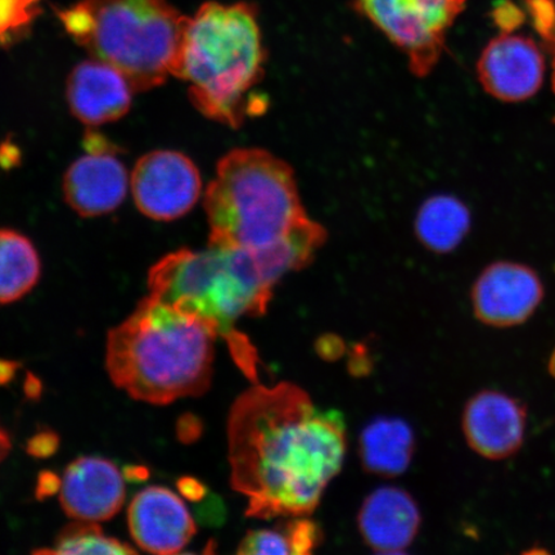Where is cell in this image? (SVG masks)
<instances>
[{
  "label": "cell",
  "mask_w": 555,
  "mask_h": 555,
  "mask_svg": "<svg viewBox=\"0 0 555 555\" xmlns=\"http://www.w3.org/2000/svg\"><path fill=\"white\" fill-rule=\"evenodd\" d=\"M39 554H135L134 547L108 538L100 525L78 520L61 530L53 550H40Z\"/></svg>",
  "instance_id": "obj_21"
},
{
  "label": "cell",
  "mask_w": 555,
  "mask_h": 555,
  "mask_svg": "<svg viewBox=\"0 0 555 555\" xmlns=\"http://www.w3.org/2000/svg\"><path fill=\"white\" fill-rule=\"evenodd\" d=\"M546 72L543 51L526 35L502 31L483 51L477 62L481 86L494 99L515 103L535 95Z\"/></svg>",
  "instance_id": "obj_10"
},
{
  "label": "cell",
  "mask_w": 555,
  "mask_h": 555,
  "mask_svg": "<svg viewBox=\"0 0 555 555\" xmlns=\"http://www.w3.org/2000/svg\"><path fill=\"white\" fill-rule=\"evenodd\" d=\"M527 408L522 400L499 390L477 392L463 412V434L478 455L503 461L525 442Z\"/></svg>",
  "instance_id": "obj_11"
},
{
  "label": "cell",
  "mask_w": 555,
  "mask_h": 555,
  "mask_svg": "<svg viewBox=\"0 0 555 555\" xmlns=\"http://www.w3.org/2000/svg\"><path fill=\"white\" fill-rule=\"evenodd\" d=\"M149 288L157 300L210 324L224 337L240 370L258 378V352L234 327L242 317L266 314L272 300L274 287L254 253L211 243L201 251L179 249L150 270Z\"/></svg>",
  "instance_id": "obj_4"
},
{
  "label": "cell",
  "mask_w": 555,
  "mask_h": 555,
  "mask_svg": "<svg viewBox=\"0 0 555 555\" xmlns=\"http://www.w3.org/2000/svg\"><path fill=\"white\" fill-rule=\"evenodd\" d=\"M321 526L309 518L289 517L274 529L253 530L240 543L238 554L247 555H308L321 545Z\"/></svg>",
  "instance_id": "obj_20"
},
{
  "label": "cell",
  "mask_w": 555,
  "mask_h": 555,
  "mask_svg": "<svg viewBox=\"0 0 555 555\" xmlns=\"http://www.w3.org/2000/svg\"><path fill=\"white\" fill-rule=\"evenodd\" d=\"M178 486L182 494L191 499V501H201L205 496V486L194 480V478L184 477L179 481Z\"/></svg>",
  "instance_id": "obj_30"
},
{
  "label": "cell",
  "mask_w": 555,
  "mask_h": 555,
  "mask_svg": "<svg viewBox=\"0 0 555 555\" xmlns=\"http://www.w3.org/2000/svg\"><path fill=\"white\" fill-rule=\"evenodd\" d=\"M201 186L197 166L176 151L144 155L131 176V191L139 211L159 221L184 217L197 203Z\"/></svg>",
  "instance_id": "obj_8"
},
{
  "label": "cell",
  "mask_w": 555,
  "mask_h": 555,
  "mask_svg": "<svg viewBox=\"0 0 555 555\" xmlns=\"http://www.w3.org/2000/svg\"><path fill=\"white\" fill-rule=\"evenodd\" d=\"M128 186V171L115 154H88L69 166L62 189L76 214L94 218L116 210Z\"/></svg>",
  "instance_id": "obj_15"
},
{
  "label": "cell",
  "mask_w": 555,
  "mask_h": 555,
  "mask_svg": "<svg viewBox=\"0 0 555 555\" xmlns=\"http://www.w3.org/2000/svg\"><path fill=\"white\" fill-rule=\"evenodd\" d=\"M43 0H0V47L18 43L41 15Z\"/></svg>",
  "instance_id": "obj_22"
},
{
  "label": "cell",
  "mask_w": 555,
  "mask_h": 555,
  "mask_svg": "<svg viewBox=\"0 0 555 555\" xmlns=\"http://www.w3.org/2000/svg\"><path fill=\"white\" fill-rule=\"evenodd\" d=\"M11 448L12 443L9 434L0 427V463H2L5 460V456L9 455Z\"/></svg>",
  "instance_id": "obj_32"
},
{
  "label": "cell",
  "mask_w": 555,
  "mask_h": 555,
  "mask_svg": "<svg viewBox=\"0 0 555 555\" xmlns=\"http://www.w3.org/2000/svg\"><path fill=\"white\" fill-rule=\"evenodd\" d=\"M317 349L319 356L324 359H337L345 350L344 343L336 336L327 335L319 339Z\"/></svg>",
  "instance_id": "obj_26"
},
{
  "label": "cell",
  "mask_w": 555,
  "mask_h": 555,
  "mask_svg": "<svg viewBox=\"0 0 555 555\" xmlns=\"http://www.w3.org/2000/svg\"><path fill=\"white\" fill-rule=\"evenodd\" d=\"M61 489V480L57 475H54L53 472H43L39 476L38 485H37V496L40 501L48 496H52L55 492H60Z\"/></svg>",
  "instance_id": "obj_27"
},
{
  "label": "cell",
  "mask_w": 555,
  "mask_h": 555,
  "mask_svg": "<svg viewBox=\"0 0 555 555\" xmlns=\"http://www.w3.org/2000/svg\"><path fill=\"white\" fill-rule=\"evenodd\" d=\"M211 245L262 251L311 220L293 168L260 149H240L220 159L206 191Z\"/></svg>",
  "instance_id": "obj_5"
},
{
  "label": "cell",
  "mask_w": 555,
  "mask_h": 555,
  "mask_svg": "<svg viewBox=\"0 0 555 555\" xmlns=\"http://www.w3.org/2000/svg\"><path fill=\"white\" fill-rule=\"evenodd\" d=\"M57 15L75 43L119 69L134 92L178 74L190 17L169 0H80Z\"/></svg>",
  "instance_id": "obj_6"
},
{
  "label": "cell",
  "mask_w": 555,
  "mask_h": 555,
  "mask_svg": "<svg viewBox=\"0 0 555 555\" xmlns=\"http://www.w3.org/2000/svg\"><path fill=\"white\" fill-rule=\"evenodd\" d=\"M201 434V423L193 415H184L178 423L179 439L184 442L194 441Z\"/></svg>",
  "instance_id": "obj_28"
},
{
  "label": "cell",
  "mask_w": 555,
  "mask_h": 555,
  "mask_svg": "<svg viewBox=\"0 0 555 555\" xmlns=\"http://www.w3.org/2000/svg\"><path fill=\"white\" fill-rule=\"evenodd\" d=\"M128 524L135 544L152 554L182 552L197 532L182 499L163 486L138 492L129 505Z\"/></svg>",
  "instance_id": "obj_12"
},
{
  "label": "cell",
  "mask_w": 555,
  "mask_h": 555,
  "mask_svg": "<svg viewBox=\"0 0 555 555\" xmlns=\"http://www.w3.org/2000/svg\"><path fill=\"white\" fill-rule=\"evenodd\" d=\"M415 437L405 421L379 416L367 425L359 439L363 467L372 475L397 477L411 466Z\"/></svg>",
  "instance_id": "obj_17"
},
{
  "label": "cell",
  "mask_w": 555,
  "mask_h": 555,
  "mask_svg": "<svg viewBox=\"0 0 555 555\" xmlns=\"http://www.w3.org/2000/svg\"><path fill=\"white\" fill-rule=\"evenodd\" d=\"M60 447L59 436L51 431L39 433L27 442V453L35 457H48L57 451Z\"/></svg>",
  "instance_id": "obj_24"
},
{
  "label": "cell",
  "mask_w": 555,
  "mask_h": 555,
  "mask_svg": "<svg viewBox=\"0 0 555 555\" xmlns=\"http://www.w3.org/2000/svg\"><path fill=\"white\" fill-rule=\"evenodd\" d=\"M345 453L343 414L315 406L294 384L249 388L229 413L231 483L247 498V517L311 515Z\"/></svg>",
  "instance_id": "obj_1"
},
{
  "label": "cell",
  "mask_w": 555,
  "mask_h": 555,
  "mask_svg": "<svg viewBox=\"0 0 555 555\" xmlns=\"http://www.w3.org/2000/svg\"><path fill=\"white\" fill-rule=\"evenodd\" d=\"M20 364L9 362V360H0V385H5L10 382L17 371Z\"/></svg>",
  "instance_id": "obj_31"
},
{
  "label": "cell",
  "mask_w": 555,
  "mask_h": 555,
  "mask_svg": "<svg viewBox=\"0 0 555 555\" xmlns=\"http://www.w3.org/2000/svg\"><path fill=\"white\" fill-rule=\"evenodd\" d=\"M547 372L555 379V347L551 353L550 360H547Z\"/></svg>",
  "instance_id": "obj_33"
},
{
  "label": "cell",
  "mask_w": 555,
  "mask_h": 555,
  "mask_svg": "<svg viewBox=\"0 0 555 555\" xmlns=\"http://www.w3.org/2000/svg\"><path fill=\"white\" fill-rule=\"evenodd\" d=\"M266 60L254 4L207 2L190 17L177 78L190 82L191 102L201 114L237 129L266 108L255 92Z\"/></svg>",
  "instance_id": "obj_3"
},
{
  "label": "cell",
  "mask_w": 555,
  "mask_h": 555,
  "mask_svg": "<svg viewBox=\"0 0 555 555\" xmlns=\"http://www.w3.org/2000/svg\"><path fill=\"white\" fill-rule=\"evenodd\" d=\"M467 0H353L360 15L406 54L412 73L425 78L446 51L448 33Z\"/></svg>",
  "instance_id": "obj_7"
},
{
  "label": "cell",
  "mask_w": 555,
  "mask_h": 555,
  "mask_svg": "<svg viewBox=\"0 0 555 555\" xmlns=\"http://www.w3.org/2000/svg\"><path fill=\"white\" fill-rule=\"evenodd\" d=\"M494 20L502 31H515L525 20L524 13L515 4L502 3L494 10Z\"/></svg>",
  "instance_id": "obj_25"
},
{
  "label": "cell",
  "mask_w": 555,
  "mask_h": 555,
  "mask_svg": "<svg viewBox=\"0 0 555 555\" xmlns=\"http://www.w3.org/2000/svg\"><path fill=\"white\" fill-rule=\"evenodd\" d=\"M41 263L33 242L10 229H0V304L20 300L37 286Z\"/></svg>",
  "instance_id": "obj_19"
},
{
  "label": "cell",
  "mask_w": 555,
  "mask_h": 555,
  "mask_svg": "<svg viewBox=\"0 0 555 555\" xmlns=\"http://www.w3.org/2000/svg\"><path fill=\"white\" fill-rule=\"evenodd\" d=\"M544 300L540 275L525 263L496 261L482 270L472 288L478 321L494 328H512L535 314Z\"/></svg>",
  "instance_id": "obj_9"
},
{
  "label": "cell",
  "mask_w": 555,
  "mask_h": 555,
  "mask_svg": "<svg viewBox=\"0 0 555 555\" xmlns=\"http://www.w3.org/2000/svg\"><path fill=\"white\" fill-rule=\"evenodd\" d=\"M60 502L68 517L101 522L117 515L125 502L119 468L101 456H80L61 480Z\"/></svg>",
  "instance_id": "obj_13"
},
{
  "label": "cell",
  "mask_w": 555,
  "mask_h": 555,
  "mask_svg": "<svg viewBox=\"0 0 555 555\" xmlns=\"http://www.w3.org/2000/svg\"><path fill=\"white\" fill-rule=\"evenodd\" d=\"M530 13L533 25L552 53V86L555 93V5L552 0H538L530 5Z\"/></svg>",
  "instance_id": "obj_23"
},
{
  "label": "cell",
  "mask_w": 555,
  "mask_h": 555,
  "mask_svg": "<svg viewBox=\"0 0 555 555\" xmlns=\"http://www.w3.org/2000/svg\"><path fill=\"white\" fill-rule=\"evenodd\" d=\"M358 525L374 552L401 554L418 533L421 512L408 491L385 486L367 495L360 508Z\"/></svg>",
  "instance_id": "obj_16"
},
{
  "label": "cell",
  "mask_w": 555,
  "mask_h": 555,
  "mask_svg": "<svg viewBox=\"0 0 555 555\" xmlns=\"http://www.w3.org/2000/svg\"><path fill=\"white\" fill-rule=\"evenodd\" d=\"M133 92L119 69L95 59L76 66L66 87L69 109L89 127L120 120L129 113Z\"/></svg>",
  "instance_id": "obj_14"
},
{
  "label": "cell",
  "mask_w": 555,
  "mask_h": 555,
  "mask_svg": "<svg viewBox=\"0 0 555 555\" xmlns=\"http://www.w3.org/2000/svg\"><path fill=\"white\" fill-rule=\"evenodd\" d=\"M470 229L468 207L453 196L428 198L420 208L415 232L427 248L437 254L453 251Z\"/></svg>",
  "instance_id": "obj_18"
},
{
  "label": "cell",
  "mask_w": 555,
  "mask_h": 555,
  "mask_svg": "<svg viewBox=\"0 0 555 555\" xmlns=\"http://www.w3.org/2000/svg\"><path fill=\"white\" fill-rule=\"evenodd\" d=\"M85 145L89 154H115L116 152L113 143H109L106 138L96 133H88L85 139Z\"/></svg>",
  "instance_id": "obj_29"
},
{
  "label": "cell",
  "mask_w": 555,
  "mask_h": 555,
  "mask_svg": "<svg viewBox=\"0 0 555 555\" xmlns=\"http://www.w3.org/2000/svg\"><path fill=\"white\" fill-rule=\"evenodd\" d=\"M218 337L210 324L150 295L108 332L106 370L137 401L168 405L201 397L211 385Z\"/></svg>",
  "instance_id": "obj_2"
}]
</instances>
